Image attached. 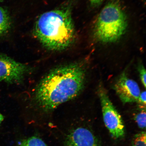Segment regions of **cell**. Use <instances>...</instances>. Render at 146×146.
<instances>
[{
    "mask_svg": "<svg viewBox=\"0 0 146 146\" xmlns=\"http://www.w3.org/2000/svg\"><path fill=\"white\" fill-rule=\"evenodd\" d=\"M86 71L81 63L61 66L52 69L36 87L35 100L47 112L77 96L84 86Z\"/></svg>",
    "mask_w": 146,
    "mask_h": 146,
    "instance_id": "1",
    "label": "cell"
},
{
    "mask_svg": "<svg viewBox=\"0 0 146 146\" xmlns=\"http://www.w3.org/2000/svg\"><path fill=\"white\" fill-rule=\"evenodd\" d=\"M35 31L38 40L48 50L68 48L75 36L71 8L64 7L41 15L36 21Z\"/></svg>",
    "mask_w": 146,
    "mask_h": 146,
    "instance_id": "2",
    "label": "cell"
},
{
    "mask_svg": "<svg viewBox=\"0 0 146 146\" xmlns=\"http://www.w3.org/2000/svg\"><path fill=\"white\" fill-rule=\"evenodd\" d=\"M127 22L123 9L115 1H111L104 7L95 25L94 36L103 43L115 42L126 31Z\"/></svg>",
    "mask_w": 146,
    "mask_h": 146,
    "instance_id": "3",
    "label": "cell"
},
{
    "mask_svg": "<svg viewBox=\"0 0 146 146\" xmlns=\"http://www.w3.org/2000/svg\"><path fill=\"white\" fill-rule=\"evenodd\" d=\"M98 92L106 127L113 137L116 139L123 138L125 129L121 116L113 105L104 87L100 86Z\"/></svg>",
    "mask_w": 146,
    "mask_h": 146,
    "instance_id": "4",
    "label": "cell"
},
{
    "mask_svg": "<svg viewBox=\"0 0 146 146\" xmlns=\"http://www.w3.org/2000/svg\"><path fill=\"white\" fill-rule=\"evenodd\" d=\"M30 71L28 66L18 62L5 55L0 54V81L19 83Z\"/></svg>",
    "mask_w": 146,
    "mask_h": 146,
    "instance_id": "5",
    "label": "cell"
},
{
    "mask_svg": "<svg viewBox=\"0 0 146 146\" xmlns=\"http://www.w3.org/2000/svg\"><path fill=\"white\" fill-rule=\"evenodd\" d=\"M114 86L117 94L124 104L137 102L141 94L137 83L128 77L125 72L119 76Z\"/></svg>",
    "mask_w": 146,
    "mask_h": 146,
    "instance_id": "6",
    "label": "cell"
},
{
    "mask_svg": "<svg viewBox=\"0 0 146 146\" xmlns=\"http://www.w3.org/2000/svg\"><path fill=\"white\" fill-rule=\"evenodd\" d=\"M65 146H100L96 137L89 129L79 127L67 136Z\"/></svg>",
    "mask_w": 146,
    "mask_h": 146,
    "instance_id": "7",
    "label": "cell"
},
{
    "mask_svg": "<svg viewBox=\"0 0 146 146\" xmlns=\"http://www.w3.org/2000/svg\"><path fill=\"white\" fill-rule=\"evenodd\" d=\"M10 20L6 11L0 7V35L5 33L10 27Z\"/></svg>",
    "mask_w": 146,
    "mask_h": 146,
    "instance_id": "8",
    "label": "cell"
},
{
    "mask_svg": "<svg viewBox=\"0 0 146 146\" xmlns=\"http://www.w3.org/2000/svg\"><path fill=\"white\" fill-rule=\"evenodd\" d=\"M20 146H47L40 138L33 136L19 142Z\"/></svg>",
    "mask_w": 146,
    "mask_h": 146,
    "instance_id": "9",
    "label": "cell"
},
{
    "mask_svg": "<svg viewBox=\"0 0 146 146\" xmlns=\"http://www.w3.org/2000/svg\"><path fill=\"white\" fill-rule=\"evenodd\" d=\"M132 146H146V133H139L134 136L132 141Z\"/></svg>",
    "mask_w": 146,
    "mask_h": 146,
    "instance_id": "10",
    "label": "cell"
},
{
    "mask_svg": "<svg viewBox=\"0 0 146 146\" xmlns=\"http://www.w3.org/2000/svg\"><path fill=\"white\" fill-rule=\"evenodd\" d=\"M141 111L138 113L135 116V119L139 127L144 129L146 127L145 109H141Z\"/></svg>",
    "mask_w": 146,
    "mask_h": 146,
    "instance_id": "11",
    "label": "cell"
},
{
    "mask_svg": "<svg viewBox=\"0 0 146 146\" xmlns=\"http://www.w3.org/2000/svg\"><path fill=\"white\" fill-rule=\"evenodd\" d=\"M138 70L139 73L140 79L144 86L146 87V70L144 66L142 65H140L138 67Z\"/></svg>",
    "mask_w": 146,
    "mask_h": 146,
    "instance_id": "12",
    "label": "cell"
},
{
    "mask_svg": "<svg viewBox=\"0 0 146 146\" xmlns=\"http://www.w3.org/2000/svg\"><path fill=\"white\" fill-rule=\"evenodd\" d=\"M139 105L140 109L146 108V91H143L140 95L137 101Z\"/></svg>",
    "mask_w": 146,
    "mask_h": 146,
    "instance_id": "13",
    "label": "cell"
},
{
    "mask_svg": "<svg viewBox=\"0 0 146 146\" xmlns=\"http://www.w3.org/2000/svg\"><path fill=\"white\" fill-rule=\"evenodd\" d=\"M91 4L94 7L98 6L103 2L104 0H88Z\"/></svg>",
    "mask_w": 146,
    "mask_h": 146,
    "instance_id": "14",
    "label": "cell"
},
{
    "mask_svg": "<svg viewBox=\"0 0 146 146\" xmlns=\"http://www.w3.org/2000/svg\"><path fill=\"white\" fill-rule=\"evenodd\" d=\"M4 117L3 115L0 113V124L3 122L4 120Z\"/></svg>",
    "mask_w": 146,
    "mask_h": 146,
    "instance_id": "15",
    "label": "cell"
},
{
    "mask_svg": "<svg viewBox=\"0 0 146 146\" xmlns=\"http://www.w3.org/2000/svg\"><path fill=\"white\" fill-rule=\"evenodd\" d=\"M1 1V0H0V1Z\"/></svg>",
    "mask_w": 146,
    "mask_h": 146,
    "instance_id": "16",
    "label": "cell"
}]
</instances>
